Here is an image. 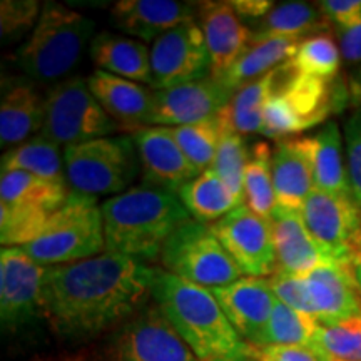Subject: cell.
<instances>
[{
	"label": "cell",
	"mask_w": 361,
	"mask_h": 361,
	"mask_svg": "<svg viewBox=\"0 0 361 361\" xmlns=\"http://www.w3.org/2000/svg\"><path fill=\"white\" fill-rule=\"evenodd\" d=\"M196 4L174 0H121L111 11V24L144 42H154L184 22L192 20Z\"/></svg>",
	"instance_id": "obj_19"
},
{
	"label": "cell",
	"mask_w": 361,
	"mask_h": 361,
	"mask_svg": "<svg viewBox=\"0 0 361 361\" xmlns=\"http://www.w3.org/2000/svg\"><path fill=\"white\" fill-rule=\"evenodd\" d=\"M314 318L331 326L361 316V293L350 266L324 264L305 274Z\"/></svg>",
	"instance_id": "obj_18"
},
{
	"label": "cell",
	"mask_w": 361,
	"mask_h": 361,
	"mask_svg": "<svg viewBox=\"0 0 361 361\" xmlns=\"http://www.w3.org/2000/svg\"><path fill=\"white\" fill-rule=\"evenodd\" d=\"M229 6L233 7V11L241 19L261 20L271 12L274 4L269 2V0H231Z\"/></svg>",
	"instance_id": "obj_46"
},
{
	"label": "cell",
	"mask_w": 361,
	"mask_h": 361,
	"mask_svg": "<svg viewBox=\"0 0 361 361\" xmlns=\"http://www.w3.org/2000/svg\"><path fill=\"white\" fill-rule=\"evenodd\" d=\"M340 37V52L343 59L350 64L361 62V20L351 27L338 30Z\"/></svg>",
	"instance_id": "obj_45"
},
{
	"label": "cell",
	"mask_w": 361,
	"mask_h": 361,
	"mask_svg": "<svg viewBox=\"0 0 361 361\" xmlns=\"http://www.w3.org/2000/svg\"><path fill=\"white\" fill-rule=\"evenodd\" d=\"M300 213L329 263L350 266L356 238L361 233V211L353 196L314 189Z\"/></svg>",
	"instance_id": "obj_10"
},
{
	"label": "cell",
	"mask_w": 361,
	"mask_h": 361,
	"mask_svg": "<svg viewBox=\"0 0 361 361\" xmlns=\"http://www.w3.org/2000/svg\"><path fill=\"white\" fill-rule=\"evenodd\" d=\"M90 92L87 79L72 78L57 84L45 99V117L40 134L52 142L80 144L109 137L121 130Z\"/></svg>",
	"instance_id": "obj_9"
},
{
	"label": "cell",
	"mask_w": 361,
	"mask_h": 361,
	"mask_svg": "<svg viewBox=\"0 0 361 361\" xmlns=\"http://www.w3.org/2000/svg\"><path fill=\"white\" fill-rule=\"evenodd\" d=\"M271 166L276 207L301 211L310 194L316 189L310 137H288L278 141L273 149Z\"/></svg>",
	"instance_id": "obj_20"
},
{
	"label": "cell",
	"mask_w": 361,
	"mask_h": 361,
	"mask_svg": "<svg viewBox=\"0 0 361 361\" xmlns=\"http://www.w3.org/2000/svg\"><path fill=\"white\" fill-rule=\"evenodd\" d=\"M308 346L319 361H361V316L331 326L319 324Z\"/></svg>",
	"instance_id": "obj_35"
},
{
	"label": "cell",
	"mask_w": 361,
	"mask_h": 361,
	"mask_svg": "<svg viewBox=\"0 0 361 361\" xmlns=\"http://www.w3.org/2000/svg\"><path fill=\"white\" fill-rule=\"evenodd\" d=\"M196 7L209 54L211 78L219 80L250 47L252 30L243 24L229 2H201Z\"/></svg>",
	"instance_id": "obj_17"
},
{
	"label": "cell",
	"mask_w": 361,
	"mask_h": 361,
	"mask_svg": "<svg viewBox=\"0 0 361 361\" xmlns=\"http://www.w3.org/2000/svg\"><path fill=\"white\" fill-rule=\"evenodd\" d=\"M151 71L156 90L209 78V54L200 24L184 22L154 40L151 45Z\"/></svg>",
	"instance_id": "obj_12"
},
{
	"label": "cell",
	"mask_w": 361,
	"mask_h": 361,
	"mask_svg": "<svg viewBox=\"0 0 361 361\" xmlns=\"http://www.w3.org/2000/svg\"><path fill=\"white\" fill-rule=\"evenodd\" d=\"M345 144L351 194L361 211V109L345 124Z\"/></svg>",
	"instance_id": "obj_42"
},
{
	"label": "cell",
	"mask_w": 361,
	"mask_h": 361,
	"mask_svg": "<svg viewBox=\"0 0 361 361\" xmlns=\"http://www.w3.org/2000/svg\"><path fill=\"white\" fill-rule=\"evenodd\" d=\"M268 281L274 296H276L281 303L290 306L293 310L300 311V313L310 314L314 318L313 305H311V298L308 293V286H306L305 276H293V274L281 273V271H274V273L268 278Z\"/></svg>",
	"instance_id": "obj_40"
},
{
	"label": "cell",
	"mask_w": 361,
	"mask_h": 361,
	"mask_svg": "<svg viewBox=\"0 0 361 361\" xmlns=\"http://www.w3.org/2000/svg\"><path fill=\"white\" fill-rule=\"evenodd\" d=\"M52 213L35 206L0 202V243L4 247H22L44 231Z\"/></svg>",
	"instance_id": "obj_38"
},
{
	"label": "cell",
	"mask_w": 361,
	"mask_h": 361,
	"mask_svg": "<svg viewBox=\"0 0 361 361\" xmlns=\"http://www.w3.org/2000/svg\"><path fill=\"white\" fill-rule=\"evenodd\" d=\"M71 361H200L156 305H147L102 345Z\"/></svg>",
	"instance_id": "obj_7"
},
{
	"label": "cell",
	"mask_w": 361,
	"mask_h": 361,
	"mask_svg": "<svg viewBox=\"0 0 361 361\" xmlns=\"http://www.w3.org/2000/svg\"><path fill=\"white\" fill-rule=\"evenodd\" d=\"M290 62L298 74L331 82L340 69L341 52L329 35L319 34L305 39Z\"/></svg>",
	"instance_id": "obj_39"
},
{
	"label": "cell",
	"mask_w": 361,
	"mask_h": 361,
	"mask_svg": "<svg viewBox=\"0 0 361 361\" xmlns=\"http://www.w3.org/2000/svg\"><path fill=\"white\" fill-rule=\"evenodd\" d=\"M90 59L99 71L152 87L151 49L142 40L111 32L97 34L90 42Z\"/></svg>",
	"instance_id": "obj_24"
},
{
	"label": "cell",
	"mask_w": 361,
	"mask_h": 361,
	"mask_svg": "<svg viewBox=\"0 0 361 361\" xmlns=\"http://www.w3.org/2000/svg\"><path fill=\"white\" fill-rule=\"evenodd\" d=\"M92 34L94 22L82 13L64 4H44L32 35L17 52V64L42 82L64 78L78 66Z\"/></svg>",
	"instance_id": "obj_4"
},
{
	"label": "cell",
	"mask_w": 361,
	"mask_h": 361,
	"mask_svg": "<svg viewBox=\"0 0 361 361\" xmlns=\"http://www.w3.org/2000/svg\"><path fill=\"white\" fill-rule=\"evenodd\" d=\"M45 101L32 84L16 80L4 89L0 104V144H19L32 139L30 135L42 130Z\"/></svg>",
	"instance_id": "obj_25"
},
{
	"label": "cell",
	"mask_w": 361,
	"mask_h": 361,
	"mask_svg": "<svg viewBox=\"0 0 361 361\" xmlns=\"http://www.w3.org/2000/svg\"><path fill=\"white\" fill-rule=\"evenodd\" d=\"M310 142L316 189L340 196H353L338 124L329 121L313 137H310Z\"/></svg>",
	"instance_id": "obj_27"
},
{
	"label": "cell",
	"mask_w": 361,
	"mask_h": 361,
	"mask_svg": "<svg viewBox=\"0 0 361 361\" xmlns=\"http://www.w3.org/2000/svg\"><path fill=\"white\" fill-rule=\"evenodd\" d=\"M159 261L164 271L206 290L224 288L241 278L209 224L196 219H189L169 238Z\"/></svg>",
	"instance_id": "obj_8"
},
{
	"label": "cell",
	"mask_w": 361,
	"mask_h": 361,
	"mask_svg": "<svg viewBox=\"0 0 361 361\" xmlns=\"http://www.w3.org/2000/svg\"><path fill=\"white\" fill-rule=\"evenodd\" d=\"M234 90L214 78H206L176 87L154 90L151 126H186L218 116L229 106Z\"/></svg>",
	"instance_id": "obj_15"
},
{
	"label": "cell",
	"mask_w": 361,
	"mask_h": 361,
	"mask_svg": "<svg viewBox=\"0 0 361 361\" xmlns=\"http://www.w3.org/2000/svg\"><path fill=\"white\" fill-rule=\"evenodd\" d=\"M178 196L191 218L204 224L216 223L243 204V201L213 169L204 171L188 183Z\"/></svg>",
	"instance_id": "obj_29"
},
{
	"label": "cell",
	"mask_w": 361,
	"mask_h": 361,
	"mask_svg": "<svg viewBox=\"0 0 361 361\" xmlns=\"http://www.w3.org/2000/svg\"><path fill=\"white\" fill-rule=\"evenodd\" d=\"M209 291L243 340L251 346L263 345L264 331L276 303L268 278L245 276Z\"/></svg>",
	"instance_id": "obj_16"
},
{
	"label": "cell",
	"mask_w": 361,
	"mask_h": 361,
	"mask_svg": "<svg viewBox=\"0 0 361 361\" xmlns=\"http://www.w3.org/2000/svg\"><path fill=\"white\" fill-rule=\"evenodd\" d=\"M47 266L39 264L22 247L0 251V318L4 328H19L44 316Z\"/></svg>",
	"instance_id": "obj_13"
},
{
	"label": "cell",
	"mask_w": 361,
	"mask_h": 361,
	"mask_svg": "<svg viewBox=\"0 0 361 361\" xmlns=\"http://www.w3.org/2000/svg\"><path fill=\"white\" fill-rule=\"evenodd\" d=\"M319 323L313 316L290 308L276 298L268 328L264 331L263 345L308 346L311 338L318 331ZM258 348V346H256Z\"/></svg>",
	"instance_id": "obj_37"
},
{
	"label": "cell",
	"mask_w": 361,
	"mask_h": 361,
	"mask_svg": "<svg viewBox=\"0 0 361 361\" xmlns=\"http://www.w3.org/2000/svg\"><path fill=\"white\" fill-rule=\"evenodd\" d=\"M276 94L286 104L301 130L323 124L331 112V82L298 74L291 62L279 67Z\"/></svg>",
	"instance_id": "obj_23"
},
{
	"label": "cell",
	"mask_w": 361,
	"mask_h": 361,
	"mask_svg": "<svg viewBox=\"0 0 361 361\" xmlns=\"http://www.w3.org/2000/svg\"><path fill=\"white\" fill-rule=\"evenodd\" d=\"M209 228L241 274L269 278L276 271V252L269 219L261 218L246 204H241L209 224Z\"/></svg>",
	"instance_id": "obj_11"
},
{
	"label": "cell",
	"mask_w": 361,
	"mask_h": 361,
	"mask_svg": "<svg viewBox=\"0 0 361 361\" xmlns=\"http://www.w3.org/2000/svg\"><path fill=\"white\" fill-rule=\"evenodd\" d=\"M273 149L258 141L250 149V159L243 178V204L255 214L269 219L276 209V192L273 184Z\"/></svg>",
	"instance_id": "obj_32"
},
{
	"label": "cell",
	"mask_w": 361,
	"mask_h": 361,
	"mask_svg": "<svg viewBox=\"0 0 361 361\" xmlns=\"http://www.w3.org/2000/svg\"><path fill=\"white\" fill-rule=\"evenodd\" d=\"M350 269H351V273H353L356 286H358V290L361 293V233H360V236L356 238L353 252H351Z\"/></svg>",
	"instance_id": "obj_47"
},
{
	"label": "cell",
	"mask_w": 361,
	"mask_h": 361,
	"mask_svg": "<svg viewBox=\"0 0 361 361\" xmlns=\"http://www.w3.org/2000/svg\"><path fill=\"white\" fill-rule=\"evenodd\" d=\"M256 361H319L310 346L268 345L255 346Z\"/></svg>",
	"instance_id": "obj_44"
},
{
	"label": "cell",
	"mask_w": 361,
	"mask_h": 361,
	"mask_svg": "<svg viewBox=\"0 0 361 361\" xmlns=\"http://www.w3.org/2000/svg\"><path fill=\"white\" fill-rule=\"evenodd\" d=\"M223 133L216 152L213 169L221 179L231 188V191L243 201V178H245V168L250 159V147L236 129L226 119L224 109L219 112Z\"/></svg>",
	"instance_id": "obj_36"
},
{
	"label": "cell",
	"mask_w": 361,
	"mask_h": 361,
	"mask_svg": "<svg viewBox=\"0 0 361 361\" xmlns=\"http://www.w3.org/2000/svg\"><path fill=\"white\" fill-rule=\"evenodd\" d=\"M303 39L268 37L252 40L246 52L238 59L236 64L219 79L226 87L236 92L239 87L268 74L276 67L290 62L300 49Z\"/></svg>",
	"instance_id": "obj_26"
},
{
	"label": "cell",
	"mask_w": 361,
	"mask_h": 361,
	"mask_svg": "<svg viewBox=\"0 0 361 361\" xmlns=\"http://www.w3.org/2000/svg\"><path fill=\"white\" fill-rule=\"evenodd\" d=\"M171 130H173L180 151L186 154L194 168L200 173L213 168L221 141V133H223L219 114L200 121V123L171 128Z\"/></svg>",
	"instance_id": "obj_34"
},
{
	"label": "cell",
	"mask_w": 361,
	"mask_h": 361,
	"mask_svg": "<svg viewBox=\"0 0 361 361\" xmlns=\"http://www.w3.org/2000/svg\"><path fill=\"white\" fill-rule=\"evenodd\" d=\"M324 19L336 27V30L351 27L361 20V0H324L318 4Z\"/></svg>",
	"instance_id": "obj_43"
},
{
	"label": "cell",
	"mask_w": 361,
	"mask_h": 361,
	"mask_svg": "<svg viewBox=\"0 0 361 361\" xmlns=\"http://www.w3.org/2000/svg\"><path fill=\"white\" fill-rule=\"evenodd\" d=\"M40 4L35 0H4L0 4V27L4 37L22 34L37 24Z\"/></svg>",
	"instance_id": "obj_41"
},
{
	"label": "cell",
	"mask_w": 361,
	"mask_h": 361,
	"mask_svg": "<svg viewBox=\"0 0 361 361\" xmlns=\"http://www.w3.org/2000/svg\"><path fill=\"white\" fill-rule=\"evenodd\" d=\"M106 251L151 263L191 214L178 194L154 188H130L101 206Z\"/></svg>",
	"instance_id": "obj_3"
},
{
	"label": "cell",
	"mask_w": 361,
	"mask_h": 361,
	"mask_svg": "<svg viewBox=\"0 0 361 361\" xmlns=\"http://www.w3.org/2000/svg\"><path fill=\"white\" fill-rule=\"evenodd\" d=\"M157 268L123 255L51 266L44 318L61 338L89 341L112 333L147 306Z\"/></svg>",
	"instance_id": "obj_1"
},
{
	"label": "cell",
	"mask_w": 361,
	"mask_h": 361,
	"mask_svg": "<svg viewBox=\"0 0 361 361\" xmlns=\"http://www.w3.org/2000/svg\"><path fill=\"white\" fill-rule=\"evenodd\" d=\"M141 162L142 186L179 194L201 173L176 142L171 128H142L133 133Z\"/></svg>",
	"instance_id": "obj_14"
},
{
	"label": "cell",
	"mask_w": 361,
	"mask_h": 361,
	"mask_svg": "<svg viewBox=\"0 0 361 361\" xmlns=\"http://www.w3.org/2000/svg\"><path fill=\"white\" fill-rule=\"evenodd\" d=\"M152 298L200 361H256L209 290L157 268Z\"/></svg>",
	"instance_id": "obj_2"
},
{
	"label": "cell",
	"mask_w": 361,
	"mask_h": 361,
	"mask_svg": "<svg viewBox=\"0 0 361 361\" xmlns=\"http://www.w3.org/2000/svg\"><path fill=\"white\" fill-rule=\"evenodd\" d=\"M69 194L66 186H59L25 171H8L0 178V202L6 204L35 206L56 213Z\"/></svg>",
	"instance_id": "obj_33"
},
{
	"label": "cell",
	"mask_w": 361,
	"mask_h": 361,
	"mask_svg": "<svg viewBox=\"0 0 361 361\" xmlns=\"http://www.w3.org/2000/svg\"><path fill=\"white\" fill-rule=\"evenodd\" d=\"M64 164L72 192L90 197L129 191L141 168L137 149L129 135L66 146Z\"/></svg>",
	"instance_id": "obj_6"
},
{
	"label": "cell",
	"mask_w": 361,
	"mask_h": 361,
	"mask_svg": "<svg viewBox=\"0 0 361 361\" xmlns=\"http://www.w3.org/2000/svg\"><path fill=\"white\" fill-rule=\"evenodd\" d=\"M87 84L104 111L121 128L137 130L151 126V116L154 109L152 90L134 80L99 69L89 75Z\"/></svg>",
	"instance_id": "obj_21"
},
{
	"label": "cell",
	"mask_w": 361,
	"mask_h": 361,
	"mask_svg": "<svg viewBox=\"0 0 361 361\" xmlns=\"http://www.w3.org/2000/svg\"><path fill=\"white\" fill-rule=\"evenodd\" d=\"M329 22L324 19L318 4L308 2H284L271 8L259 25L252 30V40L268 37L308 39L328 30Z\"/></svg>",
	"instance_id": "obj_28"
},
{
	"label": "cell",
	"mask_w": 361,
	"mask_h": 361,
	"mask_svg": "<svg viewBox=\"0 0 361 361\" xmlns=\"http://www.w3.org/2000/svg\"><path fill=\"white\" fill-rule=\"evenodd\" d=\"M269 223L276 252V271L305 276L319 266L333 264L310 234L300 211L276 207Z\"/></svg>",
	"instance_id": "obj_22"
},
{
	"label": "cell",
	"mask_w": 361,
	"mask_h": 361,
	"mask_svg": "<svg viewBox=\"0 0 361 361\" xmlns=\"http://www.w3.org/2000/svg\"><path fill=\"white\" fill-rule=\"evenodd\" d=\"M279 67L239 87L224 107V116L239 134H252L263 130L264 107L269 97L276 92Z\"/></svg>",
	"instance_id": "obj_31"
},
{
	"label": "cell",
	"mask_w": 361,
	"mask_h": 361,
	"mask_svg": "<svg viewBox=\"0 0 361 361\" xmlns=\"http://www.w3.org/2000/svg\"><path fill=\"white\" fill-rule=\"evenodd\" d=\"M8 171H25L59 186H69L64 154L61 156L59 144L44 137L42 134L12 147L4 154L2 173H8Z\"/></svg>",
	"instance_id": "obj_30"
},
{
	"label": "cell",
	"mask_w": 361,
	"mask_h": 361,
	"mask_svg": "<svg viewBox=\"0 0 361 361\" xmlns=\"http://www.w3.org/2000/svg\"><path fill=\"white\" fill-rule=\"evenodd\" d=\"M22 250L49 268L101 255L106 250V238L102 209L96 197L71 192L49 218L44 231Z\"/></svg>",
	"instance_id": "obj_5"
}]
</instances>
